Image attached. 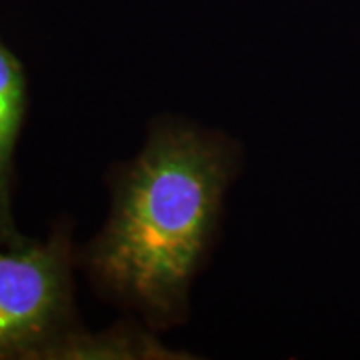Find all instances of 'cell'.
Returning <instances> with one entry per match:
<instances>
[{
    "label": "cell",
    "mask_w": 360,
    "mask_h": 360,
    "mask_svg": "<svg viewBox=\"0 0 360 360\" xmlns=\"http://www.w3.org/2000/svg\"><path fill=\"white\" fill-rule=\"evenodd\" d=\"M232 174L224 139L184 124L153 130L116 176L108 222L86 250L96 286L158 326L179 322Z\"/></svg>",
    "instance_id": "cell-1"
},
{
    "label": "cell",
    "mask_w": 360,
    "mask_h": 360,
    "mask_svg": "<svg viewBox=\"0 0 360 360\" xmlns=\"http://www.w3.org/2000/svg\"><path fill=\"white\" fill-rule=\"evenodd\" d=\"M68 240L0 236V359H52L70 333Z\"/></svg>",
    "instance_id": "cell-2"
},
{
    "label": "cell",
    "mask_w": 360,
    "mask_h": 360,
    "mask_svg": "<svg viewBox=\"0 0 360 360\" xmlns=\"http://www.w3.org/2000/svg\"><path fill=\"white\" fill-rule=\"evenodd\" d=\"M26 108V78L18 58L0 42V236H18L11 217V179Z\"/></svg>",
    "instance_id": "cell-3"
}]
</instances>
